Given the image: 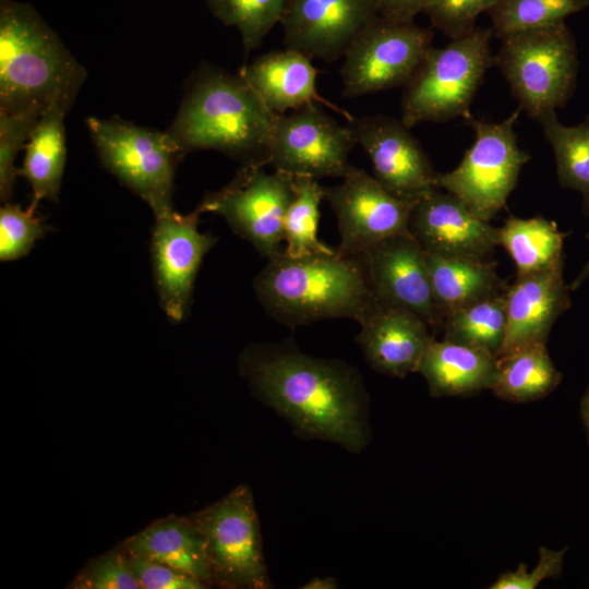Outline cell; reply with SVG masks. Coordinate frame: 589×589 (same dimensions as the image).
I'll return each instance as SVG.
<instances>
[{"label": "cell", "instance_id": "34", "mask_svg": "<svg viewBox=\"0 0 589 589\" xmlns=\"http://www.w3.org/2000/svg\"><path fill=\"white\" fill-rule=\"evenodd\" d=\"M72 589H141L125 549L119 546L94 557L67 586Z\"/></svg>", "mask_w": 589, "mask_h": 589}, {"label": "cell", "instance_id": "8", "mask_svg": "<svg viewBox=\"0 0 589 589\" xmlns=\"http://www.w3.org/2000/svg\"><path fill=\"white\" fill-rule=\"evenodd\" d=\"M518 108L498 123L470 116L466 123L474 131V142L452 171L436 173L435 187L459 199L481 219L490 221L506 205L522 166L530 155L517 143L515 124Z\"/></svg>", "mask_w": 589, "mask_h": 589}, {"label": "cell", "instance_id": "37", "mask_svg": "<svg viewBox=\"0 0 589 589\" xmlns=\"http://www.w3.org/2000/svg\"><path fill=\"white\" fill-rule=\"evenodd\" d=\"M566 552L567 546L561 550L540 546L539 560L531 573H528L526 564L520 563L516 570L502 574L490 589H534L546 578H557Z\"/></svg>", "mask_w": 589, "mask_h": 589}, {"label": "cell", "instance_id": "18", "mask_svg": "<svg viewBox=\"0 0 589 589\" xmlns=\"http://www.w3.org/2000/svg\"><path fill=\"white\" fill-rule=\"evenodd\" d=\"M409 230L424 252L442 256L488 260L500 244L497 227L440 189L414 204Z\"/></svg>", "mask_w": 589, "mask_h": 589}, {"label": "cell", "instance_id": "12", "mask_svg": "<svg viewBox=\"0 0 589 589\" xmlns=\"http://www.w3.org/2000/svg\"><path fill=\"white\" fill-rule=\"evenodd\" d=\"M357 145L349 125H341L314 103L276 115L269 164L292 177L342 178Z\"/></svg>", "mask_w": 589, "mask_h": 589}, {"label": "cell", "instance_id": "24", "mask_svg": "<svg viewBox=\"0 0 589 589\" xmlns=\"http://www.w3.org/2000/svg\"><path fill=\"white\" fill-rule=\"evenodd\" d=\"M72 105L61 103L48 109L38 120L26 145L19 176L32 188L31 205L58 201L67 159L64 118Z\"/></svg>", "mask_w": 589, "mask_h": 589}, {"label": "cell", "instance_id": "10", "mask_svg": "<svg viewBox=\"0 0 589 589\" xmlns=\"http://www.w3.org/2000/svg\"><path fill=\"white\" fill-rule=\"evenodd\" d=\"M432 39L431 28L378 15L358 34L342 57V96L356 98L404 87L432 48Z\"/></svg>", "mask_w": 589, "mask_h": 589}, {"label": "cell", "instance_id": "22", "mask_svg": "<svg viewBox=\"0 0 589 589\" xmlns=\"http://www.w3.org/2000/svg\"><path fill=\"white\" fill-rule=\"evenodd\" d=\"M311 58L288 49L271 51L240 69L239 75L275 115L296 110L313 99L316 94V70Z\"/></svg>", "mask_w": 589, "mask_h": 589}, {"label": "cell", "instance_id": "42", "mask_svg": "<svg viewBox=\"0 0 589 589\" xmlns=\"http://www.w3.org/2000/svg\"><path fill=\"white\" fill-rule=\"evenodd\" d=\"M586 239L589 240V232L586 233ZM589 277V261L582 266L578 275L573 279L569 285L572 291L578 289L580 285Z\"/></svg>", "mask_w": 589, "mask_h": 589}, {"label": "cell", "instance_id": "3", "mask_svg": "<svg viewBox=\"0 0 589 589\" xmlns=\"http://www.w3.org/2000/svg\"><path fill=\"white\" fill-rule=\"evenodd\" d=\"M276 115L239 75L202 65L167 130L182 154L215 149L243 165L269 164Z\"/></svg>", "mask_w": 589, "mask_h": 589}, {"label": "cell", "instance_id": "23", "mask_svg": "<svg viewBox=\"0 0 589 589\" xmlns=\"http://www.w3.org/2000/svg\"><path fill=\"white\" fill-rule=\"evenodd\" d=\"M433 397L469 396L491 389L496 357L446 339H433L417 370Z\"/></svg>", "mask_w": 589, "mask_h": 589}, {"label": "cell", "instance_id": "15", "mask_svg": "<svg viewBox=\"0 0 589 589\" xmlns=\"http://www.w3.org/2000/svg\"><path fill=\"white\" fill-rule=\"evenodd\" d=\"M357 145L370 157L374 178L395 197L417 203L435 187L436 171L401 120L383 113L352 118Z\"/></svg>", "mask_w": 589, "mask_h": 589}, {"label": "cell", "instance_id": "11", "mask_svg": "<svg viewBox=\"0 0 589 589\" xmlns=\"http://www.w3.org/2000/svg\"><path fill=\"white\" fill-rule=\"evenodd\" d=\"M264 167L242 165L228 184L207 193L197 207L202 214L220 215L236 235L269 260L283 252V221L296 190L292 176L269 173Z\"/></svg>", "mask_w": 589, "mask_h": 589}, {"label": "cell", "instance_id": "28", "mask_svg": "<svg viewBox=\"0 0 589 589\" xmlns=\"http://www.w3.org/2000/svg\"><path fill=\"white\" fill-rule=\"evenodd\" d=\"M506 290L448 313L443 339L497 357L506 334Z\"/></svg>", "mask_w": 589, "mask_h": 589}, {"label": "cell", "instance_id": "31", "mask_svg": "<svg viewBox=\"0 0 589 589\" xmlns=\"http://www.w3.org/2000/svg\"><path fill=\"white\" fill-rule=\"evenodd\" d=\"M589 5V0H500L489 11L498 38L565 22Z\"/></svg>", "mask_w": 589, "mask_h": 589}, {"label": "cell", "instance_id": "41", "mask_svg": "<svg viewBox=\"0 0 589 589\" xmlns=\"http://www.w3.org/2000/svg\"><path fill=\"white\" fill-rule=\"evenodd\" d=\"M580 417L584 424V429L587 435V442L589 445V385L584 392L580 400Z\"/></svg>", "mask_w": 589, "mask_h": 589}, {"label": "cell", "instance_id": "14", "mask_svg": "<svg viewBox=\"0 0 589 589\" xmlns=\"http://www.w3.org/2000/svg\"><path fill=\"white\" fill-rule=\"evenodd\" d=\"M202 214L196 206L189 214L175 209L155 216L151 254L155 289L160 308L172 322H182L191 305L195 278L217 238L199 230Z\"/></svg>", "mask_w": 589, "mask_h": 589}, {"label": "cell", "instance_id": "30", "mask_svg": "<svg viewBox=\"0 0 589 589\" xmlns=\"http://www.w3.org/2000/svg\"><path fill=\"white\" fill-rule=\"evenodd\" d=\"M296 195L283 221V240L286 254L304 256L329 252L334 249L323 244L316 237L320 219V204L325 200V187L316 179L293 177Z\"/></svg>", "mask_w": 589, "mask_h": 589}, {"label": "cell", "instance_id": "26", "mask_svg": "<svg viewBox=\"0 0 589 589\" xmlns=\"http://www.w3.org/2000/svg\"><path fill=\"white\" fill-rule=\"evenodd\" d=\"M562 377L546 344H534L496 358V373L490 390L503 400L530 402L551 394Z\"/></svg>", "mask_w": 589, "mask_h": 589}, {"label": "cell", "instance_id": "7", "mask_svg": "<svg viewBox=\"0 0 589 589\" xmlns=\"http://www.w3.org/2000/svg\"><path fill=\"white\" fill-rule=\"evenodd\" d=\"M86 125L105 168L139 195L154 217L175 209V172L183 154L167 131L119 118L88 117Z\"/></svg>", "mask_w": 589, "mask_h": 589}, {"label": "cell", "instance_id": "39", "mask_svg": "<svg viewBox=\"0 0 589 589\" xmlns=\"http://www.w3.org/2000/svg\"><path fill=\"white\" fill-rule=\"evenodd\" d=\"M381 16L413 21L414 16L424 11L432 0H375Z\"/></svg>", "mask_w": 589, "mask_h": 589}, {"label": "cell", "instance_id": "13", "mask_svg": "<svg viewBox=\"0 0 589 589\" xmlns=\"http://www.w3.org/2000/svg\"><path fill=\"white\" fill-rule=\"evenodd\" d=\"M342 181L325 188L335 213L342 255L356 256L393 237L411 236L409 220L416 203L392 195L365 170L350 166Z\"/></svg>", "mask_w": 589, "mask_h": 589}, {"label": "cell", "instance_id": "36", "mask_svg": "<svg viewBox=\"0 0 589 589\" xmlns=\"http://www.w3.org/2000/svg\"><path fill=\"white\" fill-rule=\"evenodd\" d=\"M500 0H432L424 9L433 27L450 39L471 32L479 14L488 12Z\"/></svg>", "mask_w": 589, "mask_h": 589}, {"label": "cell", "instance_id": "9", "mask_svg": "<svg viewBox=\"0 0 589 589\" xmlns=\"http://www.w3.org/2000/svg\"><path fill=\"white\" fill-rule=\"evenodd\" d=\"M190 517L203 537L214 586L273 587L263 554L260 520L248 484H239Z\"/></svg>", "mask_w": 589, "mask_h": 589}, {"label": "cell", "instance_id": "25", "mask_svg": "<svg viewBox=\"0 0 589 589\" xmlns=\"http://www.w3.org/2000/svg\"><path fill=\"white\" fill-rule=\"evenodd\" d=\"M434 301L443 316L483 298L503 292L505 285L489 260L449 257L425 252Z\"/></svg>", "mask_w": 589, "mask_h": 589}, {"label": "cell", "instance_id": "35", "mask_svg": "<svg viewBox=\"0 0 589 589\" xmlns=\"http://www.w3.org/2000/svg\"><path fill=\"white\" fill-rule=\"evenodd\" d=\"M39 119L0 111V200L8 202L12 194L19 168L15 159L26 145Z\"/></svg>", "mask_w": 589, "mask_h": 589}, {"label": "cell", "instance_id": "6", "mask_svg": "<svg viewBox=\"0 0 589 589\" xmlns=\"http://www.w3.org/2000/svg\"><path fill=\"white\" fill-rule=\"evenodd\" d=\"M494 64L502 71L519 108L540 120L563 108L578 72L576 40L565 22L502 38Z\"/></svg>", "mask_w": 589, "mask_h": 589}, {"label": "cell", "instance_id": "21", "mask_svg": "<svg viewBox=\"0 0 589 589\" xmlns=\"http://www.w3.org/2000/svg\"><path fill=\"white\" fill-rule=\"evenodd\" d=\"M121 544L131 556L172 567L208 588L214 586L203 537L190 515L159 518Z\"/></svg>", "mask_w": 589, "mask_h": 589}, {"label": "cell", "instance_id": "19", "mask_svg": "<svg viewBox=\"0 0 589 589\" xmlns=\"http://www.w3.org/2000/svg\"><path fill=\"white\" fill-rule=\"evenodd\" d=\"M569 290L564 279V261L540 272L516 276L506 290V334L497 357L530 345L546 344L553 324L572 305Z\"/></svg>", "mask_w": 589, "mask_h": 589}, {"label": "cell", "instance_id": "32", "mask_svg": "<svg viewBox=\"0 0 589 589\" xmlns=\"http://www.w3.org/2000/svg\"><path fill=\"white\" fill-rule=\"evenodd\" d=\"M212 14L225 25L236 26L245 55L259 48L280 22L287 0H205Z\"/></svg>", "mask_w": 589, "mask_h": 589}, {"label": "cell", "instance_id": "2", "mask_svg": "<svg viewBox=\"0 0 589 589\" xmlns=\"http://www.w3.org/2000/svg\"><path fill=\"white\" fill-rule=\"evenodd\" d=\"M264 311L289 327L330 318L362 322L378 304L358 255L337 250L304 256L285 251L253 281Z\"/></svg>", "mask_w": 589, "mask_h": 589}, {"label": "cell", "instance_id": "1", "mask_svg": "<svg viewBox=\"0 0 589 589\" xmlns=\"http://www.w3.org/2000/svg\"><path fill=\"white\" fill-rule=\"evenodd\" d=\"M238 366L255 398L283 417L297 436L353 454L369 445L370 397L353 365L304 353L290 338L245 347Z\"/></svg>", "mask_w": 589, "mask_h": 589}, {"label": "cell", "instance_id": "20", "mask_svg": "<svg viewBox=\"0 0 589 589\" xmlns=\"http://www.w3.org/2000/svg\"><path fill=\"white\" fill-rule=\"evenodd\" d=\"M356 337L371 369L393 377L414 373L434 336L430 326L409 310L378 304L359 323Z\"/></svg>", "mask_w": 589, "mask_h": 589}, {"label": "cell", "instance_id": "5", "mask_svg": "<svg viewBox=\"0 0 589 589\" xmlns=\"http://www.w3.org/2000/svg\"><path fill=\"white\" fill-rule=\"evenodd\" d=\"M492 36V28L476 26L445 47L428 51L404 86L400 120L406 127L472 116L473 96L494 63Z\"/></svg>", "mask_w": 589, "mask_h": 589}, {"label": "cell", "instance_id": "4", "mask_svg": "<svg viewBox=\"0 0 589 589\" xmlns=\"http://www.w3.org/2000/svg\"><path fill=\"white\" fill-rule=\"evenodd\" d=\"M84 67L28 4L0 0V111L40 119L73 106Z\"/></svg>", "mask_w": 589, "mask_h": 589}, {"label": "cell", "instance_id": "29", "mask_svg": "<svg viewBox=\"0 0 589 589\" xmlns=\"http://www.w3.org/2000/svg\"><path fill=\"white\" fill-rule=\"evenodd\" d=\"M539 122L554 152L558 183L581 194L584 213L589 216V116L567 127L552 111Z\"/></svg>", "mask_w": 589, "mask_h": 589}, {"label": "cell", "instance_id": "17", "mask_svg": "<svg viewBox=\"0 0 589 589\" xmlns=\"http://www.w3.org/2000/svg\"><path fill=\"white\" fill-rule=\"evenodd\" d=\"M378 15L375 0H287L279 23L286 48L333 62Z\"/></svg>", "mask_w": 589, "mask_h": 589}, {"label": "cell", "instance_id": "38", "mask_svg": "<svg viewBox=\"0 0 589 589\" xmlns=\"http://www.w3.org/2000/svg\"><path fill=\"white\" fill-rule=\"evenodd\" d=\"M130 555V554H129ZM131 566L141 589H205L202 581L167 565L131 556Z\"/></svg>", "mask_w": 589, "mask_h": 589}, {"label": "cell", "instance_id": "33", "mask_svg": "<svg viewBox=\"0 0 589 589\" xmlns=\"http://www.w3.org/2000/svg\"><path fill=\"white\" fill-rule=\"evenodd\" d=\"M47 231L48 226L36 215V207L29 204L22 208L19 204L5 202L0 208L1 262L27 255Z\"/></svg>", "mask_w": 589, "mask_h": 589}, {"label": "cell", "instance_id": "40", "mask_svg": "<svg viewBox=\"0 0 589 589\" xmlns=\"http://www.w3.org/2000/svg\"><path fill=\"white\" fill-rule=\"evenodd\" d=\"M302 589H336L338 588V582L335 578L325 576V577H314L305 585L301 587Z\"/></svg>", "mask_w": 589, "mask_h": 589}, {"label": "cell", "instance_id": "16", "mask_svg": "<svg viewBox=\"0 0 589 589\" xmlns=\"http://www.w3.org/2000/svg\"><path fill=\"white\" fill-rule=\"evenodd\" d=\"M376 300L411 311L437 333L444 318L434 301L425 252L412 236L385 239L358 254Z\"/></svg>", "mask_w": 589, "mask_h": 589}, {"label": "cell", "instance_id": "27", "mask_svg": "<svg viewBox=\"0 0 589 589\" xmlns=\"http://www.w3.org/2000/svg\"><path fill=\"white\" fill-rule=\"evenodd\" d=\"M500 229V244L516 265V276L552 267L565 260L564 239L568 232L542 216L519 218L509 216Z\"/></svg>", "mask_w": 589, "mask_h": 589}]
</instances>
